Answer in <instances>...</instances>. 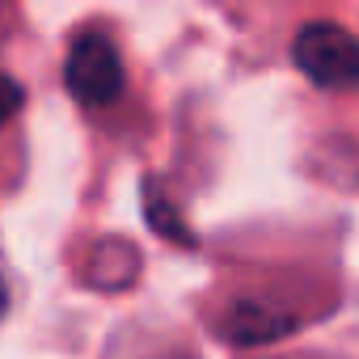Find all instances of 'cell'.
<instances>
[{"instance_id": "2", "label": "cell", "mask_w": 359, "mask_h": 359, "mask_svg": "<svg viewBox=\"0 0 359 359\" xmlns=\"http://www.w3.org/2000/svg\"><path fill=\"white\" fill-rule=\"evenodd\" d=\"M64 85L89 110L110 106L123 93V60H118V47L102 30L76 34V43L68 47V60H64Z\"/></svg>"}, {"instance_id": "4", "label": "cell", "mask_w": 359, "mask_h": 359, "mask_svg": "<svg viewBox=\"0 0 359 359\" xmlns=\"http://www.w3.org/2000/svg\"><path fill=\"white\" fill-rule=\"evenodd\" d=\"M140 275V250L123 237H102L93 250H89V262H85V283L89 287H102V292H123L131 287Z\"/></svg>"}, {"instance_id": "5", "label": "cell", "mask_w": 359, "mask_h": 359, "mask_svg": "<svg viewBox=\"0 0 359 359\" xmlns=\"http://www.w3.org/2000/svg\"><path fill=\"white\" fill-rule=\"evenodd\" d=\"M309 173L321 177L325 187L359 191V140H346V135L321 140V144L309 152Z\"/></svg>"}, {"instance_id": "6", "label": "cell", "mask_w": 359, "mask_h": 359, "mask_svg": "<svg viewBox=\"0 0 359 359\" xmlns=\"http://www.w3.org/2000/svg\"><path fill=\"white\" fill-rule=\"evenodd\" d=\"M144 216H148V224L161 233V237H169V241H182V245H191L195 237H191V229L182 224V216H177V208L156 191V182H144Z\"/></svg>"}, {"instance_id": "8", "label": "cell", "mask_w": 359, "mask_h": 359, "mask_svg": "<svg viewBox=\"0 0 359 359\" xmlns=\"http://www.w3.org/2000/svg\"><path fill=\"white\" fill-rule=\"evenodd\" d=\"M5 309H9V287H5V279H0V317H5Z\"/></svg>"}, {"instance_id": "7", "label": "cell", "mask_w": 359, "mask_h": 359, "mask_svg": "<svg viewBox=\"0 0 359 359\" xmlns=\"http://www.w3.org/2000/svg\"><path fill=\"white\" fill-rule=\"evenodd\" d=\"M22 102H26V89L13 81V76H5L0 72V127H5L18 110H22Z\"/></svg>"}, {"instance_id": "1", "label": "cell", "mask_w": 359, "mask_h": 359, "mask_svg": "<svg viewBox=\"0 0 359 359\" xmlns=\"http://www.w3.org/2000/svg\"><path fill=\"white\" fill-rule=\"evenodd\" d=\"M292 64L317 89H359V39L338 22H309L292 39Z\"/></svg>"}, {"instance_id": "3", "label": "cell", "mask_w": 359, "mask_h": 359, "mask_svg": "<svg viewBox=\"0 0 359 359\" xmlns=\"http://www.w3.org/2000/svg\"><path fill=\"white\" fill-rule=\"evenodd\" d=\"M296 330V317L275 309V304H258V300H233L229 313L216 321V334L233 346H262V342H279L283 334Z\"/></svg>"}]
</instances>
